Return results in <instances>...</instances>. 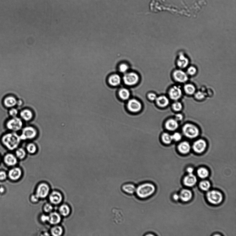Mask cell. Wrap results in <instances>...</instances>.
<instances>
[{
	"mask_svg": "<svg viewBox=\"0 0 236 236\" xmlns=\"http://www.w3.org/2000/svg\"><path fill=\"white\" fill-rule=\"evenodd\" d=\"M2 140L3 144L8 149L13 150L18 147L22 140L20 135L14 132L4 135Z\"/></svg>",
	"mask_w": 236,
	"mask_h": 236,
	"instance_id": "7a4b0ae2",
	"label": "cell"
},
{
	"mask_svg": "<svg viewBox=\"0 0 236 236\" xmlns=\"http://www.w3.org/2000/svg\"><path fill=\"white\" fill-rule=\"evenodd\" d=\"M23 120L17 117H13L9 120L6 123L7 127L10 130L15 132L21 130L23 127Z\"/></svg>",
	"mask_w": 236,
	"mask_h": 236,
	"instance_id": "52a82bcc",
	"label": "cell"
},
{
	"mask_svg": "<svg viewBox=\"0 0 236 236\" xmlns=\"http://www.w3.org/2000/svg\"><path fill=\"white\" fill-rule=\"evenodd\" d=\"M122 80V78L118 74L114 73L108 76L107 82L111 87H118L120 86Z\"/></svg>",
	"mask_w": 236,
	"mask_h": 236,
	"instance_id": "9c48e42d",
	"label": "cell"
},
{
	"mask_svg": "<svg viewBox=\"0 0 236 236\" xmlns=\"http://www.w3.org/2000/svg\"><path fill=\"white\" fill-rule=\"evenodd\" d=\"M39 198L36 195H32L31 197V200L33 202H36L38 201Z\"/></svg>",
	"mask_w": 236,
	"mask_h": 236,
	"instance_id": "ee69618b",
	"label": "cell"
},
{
	"mask_svg": "<svg viewBox=\"0 0 236 236\" xmlns=\"http://www.w3.org/2000/svg\"><path fill=\"white\" fill-rule=\"evenodd\" d=\"M122 79L123 84L126 86L131 87H134L139 83L140 77L137 72L132 71L123 74Z\"/></svg>",
	"mask_w": 236,
	"mask_h": 236,
	"instance_id": "3957f363",
	"label": "cell"
},
{
	"mask_svg": "<svg viewBox=\"0 0 236 236\" xmlns=\"http://www.w3.org/2000/svg\"><path fill=\"white\" fill-rule=\"evenodd\" d=\"M183 133L186 137L190 139L196 138L200 134L199 130L196 126L191 123H187L183 127Z\"/></svg>",
	"mask_w": 236,
	"mask_h": 236,
	"instance_id": "8992f818",
	"label": "cell"
},
{
	"mask_svg": "<svg viewBox=\"0 0 236 236\" xmlns=\"http://www.w3.org/2000/svg\"><path fill=\"white\" fill-rule=\"evenodd\" d=\"M146 236H154V235L150 234V233H149V234H147L146 235Z\"/></svg>",
	"mask_w": 236,
	"mask_h": 236,
	"instance_id": "f5cc1de1",
	"label": "cell"
},
{
	"mask_svg": "<svg viewBox=\"0 0 236 236\" xmlns=\"http://www.w3.org/2000/svg\"><path fill=\"white\" fill-rule=\"evenodd\" d=\"M6 175L4 172H0V179L4 180L6 178Z\"/></svg>",
	"mask_w": 236,
	"mask_h": 236,
	"instance_id": "7dc6e473",
	"label": "cell"
},
{
	"mask_svg": "<svg viewBox=\"0 0 236 236\" xmlns=\"http://www.w3.org/2000/svg\"><path fill=\"white\" fill-rule=\"evenodd\" d=\"M136 189V187L134 184L131 182L126 183L123 184L122 187V190L123 192L129 195H131L135 194Z\"/></svg>",
	"mask_w": 236,
	"mask_h": 236,
	"instance_id": "2e32d148",
	"label": "cell"
},
{
	"mask_svg": "<svg viewBox=\"0 0 236 236\" xmlns=\"http://www.w3.org/2000/svg\"><path fill=\"white\" fill-rule=\"evenodd\" d=\"M17 100L14 97L9 96L4 99V104L8 108H13L17 105Z\"/></svg>",
	"mask_w": 236,
	"mask_h": 236,
	"instance_id": "4316f807",
	"label": "cell"
},
{
	"mask_svg": "<svg viewBox=\"0 0 236 236\" xmlns=\"http://www.w3.org/2000/svg\"><path fill=\"white\" fill-rule=\"evenodd\" d=\"M206 141L202 139L197 140L193 144V148L194 152L197 153H201L204 152L206 148Z\"/></svg>",
	"mask_w": 236,
	"mask_h": 236,
	"instance_id": "9a60e30c",
	"label": "cell"
},
{
	"mask_svg": "<svg viewBox=\"0 0 236 236\" xmlns=\"http://www.w3.org/2000/svg\"><path fill=\"white\" fill-rule=\"evenodd\" d=\"M191 147L187 141H183L179 144L178 149L179 151L183 154H187L190 151Z\"/></svg>",
	"mask_w": 236,
	"mask_h": 236,
	"instance_id": "603a6c76",
	"label": "cell"
},
{
	"mask_svg": "<svg viewBox=\"0 0 236 236\" xmlns=\"http://www.w3.org/2000/svg\"><path fill=\"white\" fill-rule=\"evenodd\" d=\"M39 135V131L35 127L29 125L22 129V132L20 135L22 140H32L36 138Z\"/></svg>",
	"mask_w": 236,
	"mask_h": 236,
	"instance_id": "277c9868",
	"label": "cell"
},
{
	"mask_svg": "<svg viewBox=\"0 0 236 236\" xmlns=\"http://www.w3.org/2000/svg\"><path fill=\"white\" fill-rule=\"evenodd\" d=\"M155 101L156 105L162 108L166 107L169 103V99L167 97L164 95L157 97Z\"/></svg>",
	"mask_w": 236,
	"mask_h": 236,
	"instance_id": "d6986e66",
	"label": "cell"
},
{
	"mask_svg": "<svg viewBox=\"0 0 236 236\" xmlns=\"http://www.w3.org/2000/svg\"><path fill=\"white\" fill-rule=\"evenodd\" d=\"M49 199L50 202L53 204L57 205L62 202V196L60 192L57 191H54L50 194Z\"/></svg>",
	"mask_w": 236,
	"mask_h": 236,
	"instance_id": "e0dca14e",
	"label": "cell"
},
{
	"mask_svg": "<svg viewBox=\"0 0 236 236\" xmlns=\"http://www.w3.org/2000/svg\"><path fill=\"white\" fill-rule=\"evenodd\" d=\"M26 152L28 154L33 155L36 154L37 152L38 149L37 145L33 142L28 143L26 146Z\"/></svg>",
	"mask_w": 236,
	"mask_h": 236,
	"instance_id": "83f0119b",
	"label": "cell"
},
{
	"mask_svg": "<svg viewBox=\"0 0 236 236\" xmlns=\"http://www.w3.org/2000/svg\"><path fill=\"white\" fill-rule=\"evenodd\" d=\"M173 198L176 200H178L180 198L178 194H175L173 196Z\"/></svg>",
	"mask_w": 236,
	"mask_h": 236,
	"instance_id": "f907efd6",
	"label": "cell"
},
{
	"mask_svg": "<svg viewBox=\"0 0 236 236\" xmlns=\"http://www.w3.org/2000/svg\"><path fill=\"white\" fill-rule=\"evenodd\" d=\"M197 181L196 177L193 174H191L185 177L183 182L186 186L192 187L196 184Z\"/></svg>",
	"mask_w": 236,
	"mask_h": 236,
	"instance_id": "ffe728a7",
	"label": "cell"
},
{
	"mask_svg": "<svg viewBox=\"0 0 236 236\" xmlns=\"http://www.w3.org/2000/svg\"><path fill=\"white\" fill-rule=\"evenodd\" d=\"M23 104V102L22 100H17V105L18 106H21Z\"/></svg>",
	"mask_w": 236,
	"mask_h": 236,
	"instance_id": "681fc988",
	"label": "cell"
},
{
	"mask_svg": "<svg viewBox=\"0 0 236 236\" xmlns=\"http://www.w3.org/2000/svg\"><path fill=\"white\" fill-rule=\"evenodd\" d=\"M169 94L171 99L177 100L181 98L182 94V90L179 87L174 86L170 88Z\"/></svg>",
	"mask_w": 236,
	"mask_h": 236,
	"instance_id": "5bb4252c",
	"label": "cell"
},
{
	"mask_svg": "<svg viewBox=\"0 0 236 236\" xmlns=\"http://www.w3.org/2000/svg\"><path fill=\"white\" fill-rule=\"evenodd\" d=\"M9 114L12 117H16L18 114V111L16 108H12L9 111Z\"/></svg>",
	"mask_w": 236,
	"mask_h": 236,
	"instance_id": "7bdbcfd3",
	"label": "cell"
},
{
	"mask_svg": "<svg viewBox=\"0 0 236 236\" xmlns=\"http://www.w3.org/2000/svg\"><path fill=\"white\" fill-rule=\"evenodd\" d=\"M197 70L196 68L193 66H191L188 67L187 70L188 74L191 76H193L196 74Z\"/></svg>",
	"mask_w": 236,
	"mask_h": 236,
	"instance_id": "f35d334b",
	"label": "cell"
},
{
	"mask_svg": "<svg viewBox=\"0 0 236 236\" xmlns=\"http://www.w3.org/2000/svg\"><path fill=\"white\" fill-rule=\"evenodd\" d=\"M183 116L181 114H178L175 116V120L177 121H181L183 119Z\"/></svg>",
	"mask_w": 236,
	"mask_h": 236,
	"instance_id": "f6af8a7d",
	"label": "cell"
},
{
	"mask_svg": "<svg viewBox=\"0 0 236 236\" xmlns=\"http://www.w3.org/2000/svg\"><path fill=\"white\" fill-rule=\"evenodd\" d=\"M59 210L60 214L64 217L68 216L70 212L69 206L66 204L62 205Z\"/></svg>",
	"mask_w": 236,
	"mask_h": 236,
	"instance_id": "1f68e13d",
	"label": "cell"
},
{
	"mask_svg": "<svg viewBox=\"0 0 236 236\" xmlns=\"http://www.w3.org/2000/svg\"><path fill=\"white\" fill-rule=\"evenodd\" d=\"M49 190L48 184L44 183H41L37 188L36 195L39 198H44L48 195Z\"/></svg>",
	"mask_w": 236,
	"mask_h": 236,
	"instance_id": "8fae6325",
	"label": "cell"
},
{
	"mask_svg": "<svg viewBox=\"0 0 236 236\" xmlns=\"http://www.w3.org/2000/svg\"><path fill=\"white\" fill-rule=\"evenodd\" d=\"M172 107L174 110L176 111H179L182 109V107L181 103L176 102L172 105Z\"/></svg>",
	"mask_w": 236,
	"mask_h": 236,
	"instance_id": "74e56055",
	"label": "cell"
},
{
	"mask_svg": "<svg viewBox=\"0 0 236 236\" xmlns=\"http://www.w3.org/2000/svg\"><path fill=\"white\" fill-rule=\"evenodd\" d=\"M173 140L176 141H179L181 139L182 136L178 132H176L172 135Z\"/></svg>",
	"mask_w": 236,
	"mask_h": 236,
	"instance_id": "60d3db41",
	"label": "cell"
},
{
	"mask_svg": "<svg viewBox=\"0 0 236 236\" xmlns=\"http://www.w3.org/2000/svg\"><path fill=\"white\" fill-rule=\"evenodd\" d=\"M187 171L189 174H192L193 172L194 169L192 168L189 167L187 169Z\"/></svg>",
	"mask_w": 236,
	"mask_h": 236,
	"instance_id": "c3c4849f",
	"label": "cell"
},
{
	"mask_svg": "<svg viewBox=\"0 0 236 236\" xmlns=\"http://www.w3.org/2000/svg\"><path fill=\"white\" fill-rule=\"evenodd\" d=\"M156 191V188L154 184L150 182H145L136 187L135 193L138 199L146 200L152 196Z\"/></svg>",
	"mask_w": 236,
	"mask_h": 236,
	"instance_id": "6da1fadb",
	"label": "cell"
},
{
	"mask_svg": "<svg viewBox=\"0 0 236 236\" xmlns=\"http://www.w3.org/2000/svg\"><path fill=\"white\" fill-rule=\"evenodd\" d=\"M161 138L163 142L166 144H170L173 140L172 135L167 132L163 133L161 135Z\"/></svg>",
	"mask_w": 236,
	"mask_h": 236,
	"instance_id": "f546056e",
	"label": "cell"
},
{
	"mask_svg": "<svg viewBox=\"0 0 236 236\" xmlns=\"http://www.w3.org/2000/svg\"><path fill=\"white\" fill-rule=\"evenodd\" d=\"M49 217L48 222L53 225H58L61 221V217L57 212H52Z\"/></svg>",
	"mask_w": 236,
	"mask_h": 236,
	"instance_id": "7402d4cb",
	"label": "cell"
},
{
	"mask_svg": "<svg viewBox=\"0 0 236 236\" xmlns=\"http://www.w3.org/2000/svg\"><path fill=\"white\" fill-rule=\"evenodd\" d=\"M184 90L186 93L189 95H192L195 93L196 88L193 85L191 84H187L185 85Z\"/></svg>",
	"mask_w": 236,
	"mask_h": 236,
	"instance_id": "4dcf8cb0",
	"label": "cell"
},
{
	"mask_svg": "<svg viewBox=\"0 0 236 236\" xmlns=\"http://www.w3.org/2000/svg\"><path fill=\"white\" fill-rule=\"evenodd\" d=\"M63 230L62 227L59 226H55L51 230V234L54 236H61L62 234Z\"/></svg>",
	"mask_w": 236,
	"mask_h": 236,
	"instance_id": "836d02e7",
	"label": "cell"
},
{
	"mask_svg": "<svg viewBox=\"0 0 236 236\" xmlns=\"http://www.w3.org/2000/svg\"><path fill=\"white\" fill-rule=\"evenodd\" d=\"M179 196L183 201L187 202L191 199L192 194L190 190L185 189L182 191Z\"/></svg>",
	"mask_w": 236,
	"mask_h": 236,
	"instance_id": "cb8c5ba5",
	"label": "cell"
},
{
	"mask_svg": "<svg viewBox=\"0 0 236 236\" xmlns=\"http://www.w3.org/2000/svg\"><path fill=\"white\" fill-rule=\"evenodd\" d=\"M20 118L26 122H31L34 117V112L31 109L25 108L20 113Z\"/></svg>",
	"mask_w": 236,
	"mask_h": 236,
	"instance_id": "7c38bea8",
	"label": "cell"
},
{
	"mask_svg": "<svg viewBox=\"0 0 236 236\" xmlns=\"http://www.w3.org/2000/svg\"><path fill=\"white\" fill-rule=\"evenodd\" d=\"M41 220L44 222L48 221L49 217L45 215H43L41 217Z\"/></svg>",
	"mask_w": 236,
	"mask_h": 236,
	"instance_id": "bcb514c9",
	"label": "cell"
},
{
	"mask_svg": "<svg viewBox=\"0 0 236 236\" xmlns=\"http://www.w3.org/2000/svg\"><path fill=\"white\" fill-rule=\"evenodd\" d=\"M208 201L213 204H218L222 202L223 196L219 191H209L206 195Z\"/></svg>",
	"mask_w": 236,
	"mask_h": 236,
	"instance_id": "ba28073f",
	"label": "cell"
},
{
	"mask_svg": "<svg viewBox=\"0 0 236 236\" xmlns=\"http://www.w3.org/2000/svg\"><path fill=\"white\" fill-rule=\"evenodd\" d=\"M157 94L153 92H150L147 94V97L150 101L155 102L157 97Z\"/></svg>",
	"mask_w": 236,
	"mask_h": 236,
	"instance_id": "8d00e7d4",
	"label": "cell"
},
{
	"mask_svg": "<svg viewBox=\"0 0 236 236\" xmlns=\"http://www.w3.org/2000/svg\"><path fill=\"white\" fill-rule=\"evenodd\" d=\"M126 107L127 110L130 113L137 114L142 110L143 105L139 100L131 98L126 101Z\"/></svg>",
	"mask_w": 236,
	"mask_h": 236,
	"instance_id": "5b68a950",
	"label": "cell"
},
{
	"mask_svg": "<svg viewBox=\"0 0 236 236\" xmlns=\"http://www.w3.org/2000/svg\"><path fill=\"white\" fill-rule=\"evenodd\" d=\"M196 98L198 100H202L205 98V94L201 91H198L195 94Z\"/></svg>",
	"mask_w": 236,
	"mask_h": 236,
	"instance_id": "ab89813d",
	"label": "cell"
},
{
	"mask_svg": "<svg viewBox=\"0 0 236 236\" xmlns=\"http://www.w3.org/2000/svg\"><path fill=\"white\" fill-rule=\"evenodd\" d=\"M4 191V188H0V192H3Z\"/></svg>",
	"mask_w": 236,
	"mask_h": 236,
	"instance_id": "816d5d0a",
	"label": "cell"
},
{
	"mask_svg": "<svg viewBox=\"0 0 236 236\" xmlns=\"http://www.w3.org/2000/svg\"><path fill=\"white\" fill-rule=\"evenodd\" d=\"M44 211L46 213H50L53 209V207L52 205L49 204H46L44 206Z\"/></svg>",
	"mask_w": 236,
	"mask_h": 236,
	"instance_id": "b9f144b4",
	"label": "cell"
},
{
	"mask_svg": "<svg viewBox=\"0 0 236 236\" xmlns=\"http://www.w3.org/2000/svg\"><path fill=\"white\" fill-rule=\"evenodd\" d=\"M189 63V61L188 58L182 54L179 55L178 60L177 61V64L180 68L183 69L186 68Z\"/></svg>",
	"mask_w": 236,
	"mask_h": 236,
	"instance_id": "ac0fdd59",
	"label": "cell"
},
{
	"mask_svg": "<svg viewBox=\"0 0 236 236\" xmlns=\"http://www.w3.org/2000/svg\"><path fill=\"white\" fill-rule=\"evenodd\" d=\"M4 161L9 166H14L17 163L16 157L12 154H8L5 156Z\"/></svg>",
	"mask_w": 236,
	"mask_h": 236,
	"instance_id": "d4e9b609",
	"label": "cell"
},
{
	"mask_svg": "<svg viewBox=\"0 0 236 236\" xmlns=\"http://www.w3.org/2000/svg\"><path fill=\"white\" fill-rule=\"evenodd\" d=\"M165 128L168 131H174L177 129L178 127V124L175 119H171L167 120L165 123Z\"/></svg>",
	"mask_w": 236,
	"mask_h": 236,
	"instance_id": "44dd1931",
	"label": "cell"
},
{
	"mask_svg": "<svg viewBox=\"0 0 236 236\" xmlns=\"http://www.w3.org/2000/svg\"><path fill=\"white\" fill-rule=\"evenodd\" d=\"M130 69V67L129 64L126 62H122L120 63L118 67V71L123 75L128 72Z\"/></svg>",
	"mask_w": 236,
	"mask_h": 236,
	"instance_id": "f1b7e54d",
	"label": "cell"
},
{
	"mask_svg": "<svg viewBox=\"0 0 236 236\" xmlns=\"http://www.w3.org/2000/svg\"><path fill=\"white\" fill-rule=\"evenodd\" d=\"M117 94L119 98L123 101H127L131 98V93L128 88L124 87L119 88Z\"/></svg>",
	"mask_w": 236,
	"mask_h": 236,
	"instance_id": "4fadbf2b",
	"label": "cell"
},
{
	"mask_svg": "<svg viewBox=\"0 0 236 236\" xmlns=\"http://www.w3.org/2000/svg\"><path fill=\"white\" fill-rule=\"evenodd\" d=\"M198 175L201 178H205L208 176L209 173L208 170L204 168H200L197 170Z\"/></svg>",
	"mask_w": 236,
	"mask_h": 236,
	"instance_id": "e575fe53",
	"label": "cell"
},
{
	"mask_svg": "<svg viewBox=\"0 0 236 236\" xmlns=\"http://www.w3.org/2000/svg\"><path fill=\"white\" fill-rule=\"evenodd\" d=\"M173 77L175 81L183 83L188 80V76L186 73L180 70L174 71L173 73Z\"/></svg>",
	"mask_w": 236,
	"mask_h": 236,
	"instance_id": "30bf717a",
	"label": "cell"
},
{
	"mask_svg": "<svg viewBox=\"0 0 236 236\" xmlns=\"http://www.w3.org/2000/svg\"><path fill=\"white\" fill-rule=\"evenodd\" d=\"M0 160H1V158H0Z\"/></svg>",
	"mask_w": 236,
	"mask_h": 236,
	"instance_id": "db71d44e",
	"label": "cell"
},
{
	"mask_svg": "<svg viewBox=\"0 0 236 236\" xmlns=\"http://www.w3.org/2000/svg\"><path fill=\"white\" fill-rule=\"evenodd\" d=\"M9 176L10 178L14 180L19 179L22 175V171L18 168H14L10 171Z\"/></svg>",
	"mask_w": 236,
	"mask_h": 236,
	"instance_id": "484cf974",
	"label": "cell"
},
{
	"mask_svg": "<svg viewBox=\"0 0 236 236\" xmlns=\"http://www.w3.org/2000/svg\"><path fill=\"white\" fill-rule=\"evenodd\" d=\"M16 157L20 159H23L26 157L27 152L25 149L22 148H18L15 152Z\"/></svg>",
	"mask_w": 236,
	"mask_h": 236,
	"instance_id": "d6a6232c",
	"label": "cell"
},
{
	"mask_svg": "<svg viewBox=\"0 0 236 236\" xmlns=\"http://www.w3.org/2000/svg\"><path fill=\"white\" fill-rule=\"evenodd\" d=\"M200 187L201 189L204 191L208 190L211 187V184L209 182L204 181L200 183Z\"/></svg>",
	"mask_w": 236,
	"mask_h": 236,
	"instance_id": "d590c367",
	"label": "cell"
}]
</instances>
